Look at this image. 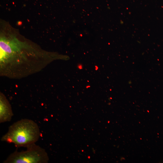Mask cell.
I'll use <instances>...</instances> for the list:
<instances>
[{
    "mask_svg": "<svg viewBox=\"0 0 163 163\" xmlns=\"http://www.w3.org/2000/svg\"><path fill=\"white\" fill-rule=\"evenodd\" d=\"M40 136L37 124L31 120L22 119L13 123L1 140L13 143L17 147L27 148L35 143Z\"/></svg>",
    "mask_w": 163,
    "mask_h": 163,
    "instance_id": "cell-1",
    "label": "cell"
},
{
    "mask_svg": "<svg viewBox=\"0 0 163 163\" xmlns=\"http://www.w3.org/2000/svg\"><path fill=\"white\" fill-rule=\"evenodd\" d=\"M25 151H15L4 163H47L49 158L45 150L35 143L27 147Z\"/></svg>",
    "mask_w": 163,
    "mask_h": 163,
    "instance_id": "cell-2",
    "label": "cell"
},
{
    "mask_svg": "<svg viewBox=\"0 0 163 163\" xmlns=\"http://www.w3.org/2000/svg\"><path fill=\"white\" fill-rule=\"evenodd\" d=\"M13 115L11 106L5 97L2 95L0 100V123L10 121Z\"/></svg>",
    "mask_w": 163,
    "mask_h": 163,
    "instance_id": "cell-3",
    "label": "cell"
}]
</instances>
